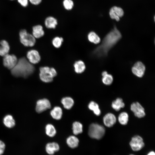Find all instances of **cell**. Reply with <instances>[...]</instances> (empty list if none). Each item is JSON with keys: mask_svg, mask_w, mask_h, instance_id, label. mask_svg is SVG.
Listing matches in <instances>:
<instances>
[{"mask_svg": "<svg viewBox=\"0 0 155 155\" xmlns=\"http://www.w3.org/2000/svg\"><path fill=\"white\" fill-rule=\"evenodd\" d=\"M39 71L40 78L42 81L45 83L52 82L54 78L57 75V71L54 68L48 66L40 67Z\"/></svg>", "mask_w": 155, "mask_h": 155, "instance_id": "3", "label": "cell"}, {"mask_svg": "<svg viewBox=\"0 0 155 155\" xmlns=\"http://www.w3.org/2000/svg\"><path fill=\"white\" fill-rule=\"evenodd\" d=\"M27 57L29 61L32 64L38 63L41 59L39 53L35 50H31L29 51L27 54Z\"/></svg>", "mask_w": 155, "mask_h": 155, "instance_id": "12", "label": "cell"}, {"mask_svg": "<svg viewBox=\"0 0 155 155\" xmlns=\"http://www.w3.org/2000/svg\"><path fill=\"white\" fill-rule=\"evenodd\" d=\"M59 149V144L55 142L48 143L46 144L45 150L46 152L50 155H53Z\"/></svg>", "mask_w": 155, "mask_h": 155, "instance_id": "15", "label": "cell"}, {"mask_svg": "<svg viewBox=\"0 0 155 155\" xmlns=\"http://www.w3.org/2000/svg\"><path fill=\"white\" fill-rule=\"evenodd\" d=\"M6 148L5 143L0 140V155H3L4 153Z\"/></svg>", "mask_w": 155, "mask_h": 155, "instance_id": "32", "label": "cell"}, {"mask_svg": "<svg viewBox=\"0 0 155 155\" xmlns=\"http://www.w3.org/2000/svg\"><path fill=\"white\" fill-rule=\"evenodd\" d=\"M87 38L90 42L95 44L99 43L101 41L100 37L94 31H91L88 33Z\"/></svg>", "mask_w": 155, "mask_h": 155, "instance_id": "19", "label": "cell"}, {"mask_svg": "<svg viewBox=\"0 0 155 155\" xmlns=\"http://www.w3.org/2000/svg\"><path fill=\"white\" fill-rule=\"evenodd\" d=\"M72 130L73 133L75 135L81 133L83 131L82 124L79 122H74L72 125Z\"/></svg>", "mask_w": 155, "mask_h": 155, "instance_id": "25", "label": "cell"}, {"mask_svg": "<svg viewBox=\"0 0 155 155\" xmlns=\"http://www.w3.org/2000/svg\"><path fill=\"white\" fill-rule=\"evenodd\" d=\"M89 108L93 111L94 114L97 116L100 115L101 113L98 104L94 101H91L88 105Z\"/></svg>", "mask_w": 155, "mask_h": 155, "instance_id": "26", "label": "cell"}, {"mask_svg": "<svg viewBox=\"0 0 155 155\" xmlns=\"http://www.w3.org/2000/svg\"><path fill=\"white\" fill-rule=\"evenodd\" d=\"M66 142L69 147L73 148H76L78 146L79 140L76 136L74 135H71L67 138Z\"/></svg>", "mask_w": 155, "mask_h": 155, "instance_id": "21", "label": "cell"}, {"mask_svg": "<svg viewBox=\"0 0 155 155\" xmlns=\"http://www.w3.org/2000/svg\"><path fill=\"white\" fill-rule=\"evenodd\" d=\"M130 155H134V154H130Z\"/></svg>", "mask_w": 155, "mask_h": 155, "instance_id": "36", "label": "cell"}, {"mask_svg": "<svg viewBox=\"0 0 155 155\" xmlns=\"http://www.w3.org/2000/svg\"><path fill=\"white\" fill-rule=\"evenodd\" d=\"M50 114L52 117L56 120H59L62 115V110L59 106H55L51 111Z\"/></svg>", "mask_w": 155, "mask_h": 155, "instance_id": "20", "label": "cell"}, {"mask_svg": "<svg viewBox=\"0 0 155 155\" xmlns=\"http://www.w3.org/2000/svg\"><path fill=\"white\" fill-rule=\"evenodd\" d=\"M111 106L116 111H118L121 108H123L124 107L125 104L121 98H118L115 100L113 102Z\"/></svg>", "mask_w": 155, "mask_h": 155, "instance_id": "23", "label": "cell"}, {"mask_svg": "<svg viewBox=\"0 0 155 155\" xmlns=\"http://www.w3.org/2000/svg\"><path fill=\"white\" fill-rule=\"evenodd\" d=\"M51 107L49 101L46 98L40 99L37 102L36 109L38 113H41Z\"/></svg>", "mask_w": 155, "mask_h": 155, "instance_id": "9", "label": "cell"}, {"mask_svg": "<svg viewBox=\"0 0 155 155\" xmlns=\"http://www.w3.org/2000/svg\"><path fill=\"white\" fill-rule=\"evenodd\" d=\"M0 55L4 56L8 54L10 49L9 46L8 42L3 40L0 42Z\"/></svg>", "mask_w": 155, "mask_h": 155, "instance_id": "17", "label": "cell"}, {"mask_svg": "<svg viewBox=\"0 0 155 155\" xmlns=\"http://www.w3.org/2000/svg\"><path fill=\"white\" fill-rule=\"evenodd\" d=\"M44 24L46 28L48 29H55L57 24V21L53 17L49 16L45 19Z\"/></svg>", "mask_w": 155, "mask_h": 155, "instance_id": "18", "label": "cell"}, {"mask_svg": "<svg viewBox=\"0 0 155 155\" xmlns=\"http://www.w3.org/2000/svg\"><path fill=\"white\" fill-rule=\"evenodd\" d=\"M120 31L115 26L104 37L101 44L92 52V55L97 58L106 57L109 51L122 38Z\"/></svg>", "mask_w": 155, "mask_h": 155, "instance_id": "1", "label": "cell"}, {"mask_svg": "<svg viewBox=\"0 0 155 155\" xmlns=\"http://www.w3.org/2000/svg\"><path fill=\"white\" fill-rule=\"evenodd\" d=\"M103 121L105 125L111 127L113 125L116 121L115 115L112 113H109L106 114L103 118Z\"/></svg>", "mask_w": 155, "mask_h": 155, "instance_id": "13", "label": "cell"}, {"mask_svg": "<svg viewBox=\"0 0 155 155\" xmlns=\"http://www.w3.org/2000/svg\"><path fill=\"white\" fill-rule=\"evenodd\" d=\"M131 109L136 117L141 118L145 115L144 108L138 102H134L131 106Z\"/></svg>", "mask_w": 155, "mask_h": 155, "instance_id": "10", "label": "cell"}, {"mask_svg": "<svg viewBox=\"0 0 155 155\" xmlns=\"http://www.w3.org/2000/svg\"><path fill=\"white\" fill-rule=\"evenodd\" d=\"M109 15L111 18L119 21L120 18L122 17L124 14L123 10L121 8L117 6L112 7L110 10Z\"/></svg>", "mask_w": 155, "mask_h": 155, "instance_id": "11", "label": "cell"}, {"mask_svg": "<svg viewBox=\"0 0 155 155\" xmlns=\"http://www.w3.org/2000/svg\"><path fill=\"white\" fill-rule=\"evenodd\" d=\"M45 131L46 135L51 137L55 136L56 133L55 127L53 125L50 124H47L46 126Z\"/></svg>", "mask_w": 155, "mask_h": 155, "instance_id": "27", "label": "cell"}, {"mask_svg": "<svg viewBox=\"0 0 155 155\" xmlns=\"http://www.w3.org/2000/svg\"><path fill=\"white\" fill-rule=\"evenodd\" d=\"M73 66L75 72L78 74L83 73L86 69L84 63L81 60L75 61L73 64Z\"/></svg>", "mask_w": 155, "mask_h": 155, "instance_id": "14", "label": "cell"}, {"mask_svg": "<svg viewBox=\"0 0 155 155\" xmlns=\"http://www.w3.org/2000/svg\"><path fill=\"white\" fill-rule=\"evenodd\" d=\"M63 40V39L62 37L57 36L53 39L52 43L55 48L58 49L61 47Z\"/></svg>", "mask_w": 155, "mask_h": 155, "instance_id": "28", "label": "cell"}, {"mask_svg": "<svg viewBox=\"0 0 155 155\" xmlns=\"http://www.w3.org/2000/svg\"><path fill=\"white\" fill-rule=\"evenodd\" d=\"M61 102L64 108L67 109L71 108L74 103L73 99L69 97H66L62 98Z\"/></svg>", "mask_w": 155, "mask_h": 155, "instance_id": "22", "label": "cell"}, {"mask_svg": "<svg viewBox=\"0 0 155 155\" xmlns=\"http://www.w3.org/2000/svg\"></svg>", "mask_w": 155, "mask_h": 155, "instance_id": "37", "label": "cell"}, {"mask_svg": "<svg viewBox=\"0 0 155 155\" xmlns=\"http://www.w3.org/2000/svg\"><path fill=\"white\" fill-rule=\"evenodd\" d=\"M105 132V128L103 126L93 123L89 127L88 134L91 138L99 140L103 137Z\"/></svg>", "mask_w": 155, "mask_h": 155, "instance_id": "4", "label": "cell"}, {"mask_svg": "<svg viewBox=\"0 0 155 155\" xmlns=\"http://www.w3.org/2000/svg\"><path fill=\"white\" fill-rule=\"evenodd\" d=\"M113 81V77L111 74L107 73L102 76V81L103 83L106 85H111Z\"/></svg>", "mask_w": 155, "mask_h": 155, "instance_id": "30", "label": "cell"}, {"mask_svg": "<svg viewBox=\"0 0 155 155\" xmlns=\"http://www.w3.org/2000/svg\"><path fill=\"white\" fill-rule=\"evenodd\" d=\"M20 41L26 46H32L36 43L35 38L33 35L28 33L24 29L21 30L19 33Z\"/></svg>", "mask_w": 155, "mask_h": 155, "instance_id": "5", "label": "cell"}, {"mask_svg": "<svg viewBox=\"0 0 155 155\" xmlns=\"http://www.w3.org/2000/svg\"><path fill=\"white\" fill-rule=\"evenodd\" d=\"M3 57L4 65L8 69H11L17 63L18 60L16 57L14 55L8 54Z\"/></svg>", "mask_w": 155, "mask_h": 155, "instance_id": "8", "label": "cell"}, {"mask_svg": "<svg viewBox=\"0 0 155 155\" xmlns=\"http://www.w3.org/2000/svg\"><path fill=\"white\" fill-rule=\"evenodd\" d=\"M3 122L5 126L9 128L13 127L15 124L12 116L10 115H7L4 117Z\"/></svg>", "mask_w": 155, "mask_h": 155, "instance_id": "24", "label": "cell"}, {"mask_svg": "<svg viewBox=\"0 0 155 155\" xmlns=\"http://www.w3.org/2000/svg\"><path fill=\"white\" fill-rule=\"evenodd\" d=\"M35 68L32 64L25 57L20 58L15 66L11 69L12 74L16 77L26 78L33 73Z\"/></svg>", "mask_w": 155, "mask_h": 155, "instance_id": "2", "label": "cell"}, {"mask_svg": "<svg viewBox=\"0 0 155 155\" xmlns=\"http://www.w3.org/2000/svg\"><path fill=\"white\" fill-rule=\"evenodd\" d=\"M29 1L32 4L37 5L41 3L42 0H29Z\"/></svg>", "mask_w": 155, "mask_h": 155, "instance_id": "34", "label": "cell"}, {"mask_svg": "<svg viewBox=\"0 0 155 155\" xmlns=\"http://www.w3.org/2000/svg\"><path fill=\"white\" fill-rule=\"evenodd\" d=\"M145 70L146 67L145 65L140 61L136 62L131 68V71L133 73L139 78H142L144 76Z\"/></svg>", "mask_w": 155, "mask_h": 155, "instance_id": "7", "label": "cell"}, {"mask_svg": "<svg viewBox=\"0 0 155 155\" xmlns=\"http://www.w3.org/2000/svg\"><path fill=\"white\" fill-rule=\"evenodd\" d=\"M18 2L24 7H26L28 5V0H18Z\"/></svg>", "mask_w": 155, "mask_h": 155, "instance_id": "33", "label": "cell"}, {"mask_svg": "<svg viewBox=\"0 0 155 155\" xmlns=\"http://www.w3.org/2000/svg\"><path fill=\"white\" fill-rule=\"evenodd\" d=\"M128 114L127 113L122 112L118 116V121L122 125H125L128 122Z\"/></svg>", "mask_w": 155, "mask_h": 155, "instance_id": "29", "label": "cell"}, {"mask_svg": "<svg viewBox=\"0 0 155 155\" xmlns=\"http://www.w3.org/2000/svg\"><path fill=\"white\" fill-rule=\"evenodd\" d=\"M63 4L65 9L67 10L72 9L74 5L73 2L72 0H64Z\"/></svg>", "mask_w": 155, "mask_h": 155, "instance_id": "31", "label": "cell"}, {"mask_svg": "<svg viewBox=\"0 0 155 155\" xmlns=\"http://www.w3.org/2000/svg\"><path fill=\"white\" fill-rule=\"evenodd\" d=\"M129 144L132 149L135 151L140 150L144 146L142 138L138 135H135L132 138Z\"/></svg>", "mask_w": 155, "mask_h": 155, "instance_id": "6", "label": "cell"}, {"mask_svg": "<svg viewBox=\"0 0 155 155\" xmlns=\"http://www.w3.org/2000/svg\"><path fill=\"white\" fill-rule=\"evenodd\" d=\"M147 155H155V153L154 151H151L149 152Z\"/></svg>", "mask_w": 155, "mask_h": 155, "instance_id": "35", "label": "cell"}, {"mask_svg": "<svg viewBox=\"0 0 155 155\" xmlns=\"http://www.w3.org/2000/svg\"><path fill=\"white\" fill-rule=\"evenodd\" d=\"M44 34L42 26L41 25L35 26L32 28V35L35 38H38L42 37Z\"/></svg>", "mask_w": 155, "mask_h": 155, "instance_id": "16", "label": "cell"}]
</instances>
